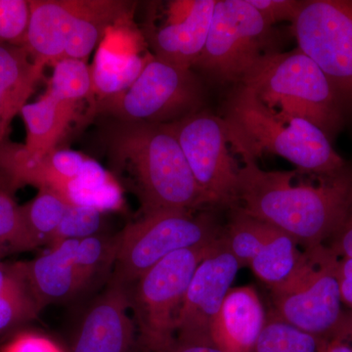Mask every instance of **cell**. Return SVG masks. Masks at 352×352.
<instances>
[{
  "mask_svg": "<svg viewBox=\"0 0 352 352\" xmlns=\"http://www.w3.org/2000/svg\"><path fill=\"white\" fill-rule=\"evenodd\" d=\"M243 161L235 208L288 234L305 249L328 244L351 201V168L320 175L317 183L295 184L296 170H263L254 160Z\"/></svg>",
  "mask_w": 352,
  "mask_h": 352,
  "instance_id": "cell-1",
  "label": "cell"
},
{
  "mask_svg": "<svg viewBox=\"0 0 352 352\" xmlns=\"http://www.w3.org/2000/svg\"><path fill=\"white\" fill-rule=\"evenodd\" d=\"M103 142L113 173L129 175L143 215L207 206L168 124L111 119Z\"/></svg>",
  "mask_w": 352,
  "mask_h": 352,
  "instance_id": "cell-2",
  "label": "cell"
},
{
  "mask_svg": "<svg viewBox=\"0 0 352 352\" xmlns=\"http://www.w3.org/2000/svg\"><path fill=\"white\" fill-rule=\"evenodd\" d=\"M220 117L226 122L231 148L243 160L276 155L300 173L314 175H332L347 166L320 129L270 110L243 85L231 87Z\"/></svg>",
  "mask_w": 352,
  "mask_h": 352,
  "instance_id": "cell-3",
  "label": "cell"
},
{
  "mask_svg": "<svg viewBox=\"0 0 352 352\" xmlns=\"http://www.w3.org/2000/svg\"><path fill=\"white\" fill-rule=\"evenodd\" d=\"M240 85L251 89L270 110L311 122L331 141L346 124V115L325 74L298 47L261 58Z\"/></svg>",
  "mask_w": 352,
  "mask_h": 352,
  "instance_id": "cell-4",
  "label": "cell"
},
{
  "mask_svg": "<svg viewBox=\"0 0 352 352\" xmlns=\"http://www.w3.org/2000/svg\"><path fill=\"white\" fill-rule=\"evenodd\" d=\"M24 47L39 66L63 59L85 61L111 28L129 20L133 2L124 0H29Z\"/></svg>",
  "mask_w": 352,
  "mask_h": 352,
  "instance_id": "cell-5",
  "label": "cell"
},
{
  "mask_svg": "<svg viewBox=\"0 0 352 352\" xmlns=\"http://www.w3.org/2000/svg\"><path fill=\"white\" fill-rule=\"evenodd\" d=\"M339 258L326 245L305 249L291 276L270 288V316L318 340L342 339L346 312L337 277Z\"/></svg>",
  "mask_w": 352,
  "mask_h": 352,
  "instance_id": "cell-6",
  "label": "cell"
},
{
  "mask_svg": "<svg viewBox=\"0 0 352 352\" xmlns=\"http://www.w3.org/2000/svg\"><path fill=\"white\" fill-rule=\"evenodd\" d=\"M281 46L282 34L248 0H217L207 43L192 69L232 87L259 59L281 52Z\"/></svg>",
  "mask_w": 352,
  "mask_h": 352,
  "instance_id": "cell-7",
  "label": "cell"
},
{
  "mask_svg": "<svg viewBox=\"0 0 352 352\" xmlns=\"http://www.w3.org/2000/svg\"><path fill=\"white\" fill-rule=\"evenodd\" d=\"M221 238L173 252L127 287L139 340L146 352H166L175 344L176 319L190 281Z\"/></svg>",
  "mask_w": 352,
  "mask_h": 352,
  "instance_id": "cell-8",
  "label": "cell"
},
{
  "mask_svg": "<svg viewBox=\"0 0 352 352\" xmlns=\"http://www.w3.org/2000/svg\"><path fill=\"white\" fill-rule=\"evenodd\" d=\"M201 76L153 56L122 94L94 102L91 112L124 122L171 124L203 110Z\"/></svg>",
  "mask_w": 352,
  "mask_h": 352,
  "instance_id": "cell-9",
  "label": "cell"
},
{
  "mask_svg": "<svg viewBox=\"0 0 352 352\" xmlns=\"http://www.w3.org/2000/svg\"><path fill=\"white\" fill-rule=\"evenodd\" d=\"M223 229L212 214L161 212L142 215L119 233L111 281L129 287L150 268L179 250L219 240Z\"/></svg>",
  "mask_w": 352,
  "mask_h": 352,
  "instance_id": "cell-10",
  "label": "cell"
},
{
  "mask_svg": "<svg viewBox=\"0 0 352 352\" xmlns=\"http://www.w3.org/2000/svg\"><path fill=\"white\" fill-rule=\"evenodd\" d=\"M292 32L352 118V0H302Z\"/></svg>",
  "mask_w": 352,
  "mask_h": 352,
  "instance_id": "cell-11",
  "label": "cell"
},
{
  "mask_svg": "<svg viewBox=\"0 0 352 352\" xmlns=\"http://www.w3.org/2000/svg\"><path fill=\"white\" fill-rule=\"evenodd\" d=\"M168 126L207 205L237 208L240 168L229 151L224 120L203 109Z\"/></svg>",
  "mask_w": 352,
  "mask_h": 352,
  "instance_id": "cell-12",
  "label": "cell"
},
{
  "mask_svg": "<svg viewBox=\"0 0 352 352\" xmlns=\"http://www.w3.org/2000/svg\"><path fill=\"white\" fill-rule=\"evenodd\" d=\"M240 268L221 238L190 281L176 319L175 342H212V324Z\"/></svg>",
  "mask_w": 352,
  "mask_h": 352,
  "instance_id": "cell-13",
  "label": "cell"
},
{
  "mask_svg": "<svg viewBox=\"0 0 352 352\" xmlns=\"http://www.w3.org/2000/svg\"><path fill=\"white\" fill-rule=\"evenodd\" d=\"M217 0H177L166 4L164 21L146 34L153 56L183 69H193L206 43Z\"/></svg>",
  "mask_w": 352,
  "mask_h": 352,
  "instance_id": "cell-14",
  "label": "cell"
},
{
  "mask_svg": "<svg viewBox=\"0 0 352 352\" xmlns=\"http://www.w3.org/2000/svg\"><path fill=\"white\" fill-rule=\"evenodd\" d=\"M129 309V289L110 280L83 315L71 352H131L136 328Z\"/></svg>",
  "mask_w": 352,
  "mask_h": 352,
  "instance_id": "cell-15",
  "label": "cell"
},
{
  "mask_svg": "<svg viewBox=\"0 0 352 352\" xmlns=\"http://www.w3.org/2000/svg\"><path fill=\"white\" fill-rule=\"evenodd\" d=\"M78 240L51 245L45 254L20 263L32 295L43 309L72 300L91 285L76 263Z\"/></svg>",
  "mask_w": 352,
  "mask_h": 352,
  "instance_id": "cell-16",
  "label": "cell"
},
{
  "mask_svg": "<svg viewBox=\"0 0 352 352\" xmlns=\"http://www.w3.org/2000/svg\"><path fill=\"white\" fill-rule=\"evenodd\" d=\"M266 319L254 287L231 288L212 324V342L226 352H252Z\"/></svg>",
  "mask_w": 352,
  "mask_h": 352,
  "instance_id": "cell-17",
  "label": "cell"
},
{
  "mask_svg": "<svg viewBox=\"0 0 352 352\" xmlns=\"http://www.w3.org/2000/svg\"><path fill=\"white\" fill-rule=\"evenodd\" d=\"M43 69L23 46L0 44V141L8 138L11 122L28 104Z\"/></svg>",
  "mask_w": 352,
  "mask_h": 352,
  "instance_id": "cell-18",
  "label": "cell"
},
{
  "mask_svg": "<svg viewBox=\"0 0 352 352\" xmlns=\"http://www.w3.org/2000/svg\"><path fill=\"white\" fill-rule=\"evenodd\" d=\"M78 103L61 100L50 91L38 101L25 104L21 111L27 129L25 152L41 161L57 149L58 143L76 120Z\"/></svg>",
  "mask_w": 352,
  "mask_h": 352,
  "instance_id": "cell-19",
  "label": "cell"
},
{
  "mask_svg": "<svg viewBox=\"0 0 352 352\" xmlns=\"http://www.w3.org/2000/svg\"><path fill=\"white\" fill-rule=\"evenodd\" d=\"M139 51L118 50L110 32L99 44L91 69L94 94L99 99L122 94L135 82L153 54L141 56Z\"/></svg>",
  "mask_w": 352,
  "mask_h": 352,
  "instance_id": "cell-20",
  "label": "cell"
},
{
  "mask_svg": "<svg viewBox=\"0 0 352 352\" xmlns=\"http://www.w3.org/2000/svg\"><path fill=\"white\" fill-rule=\"evenodd\" d=\"M68 206L55 192L38 190L32 200L20 206L19 227L8 254L32 251L50 245Z\"/></svg>",
  "mask_w": 352,
  "mask_h": 352,
  "instance_id": "cell-21",
  "label": "cell"
},
{
  "mask_svg": "<svg viewBox=\"0 0 352 352\" xmlns=\"http://www.w3.org/2000/svg\"><path fill=\"white\" fill-rule=\"evenodd\" d=\"M41 310L21 263H6L0 256V335L36 318Z\"/></svg>",
  "mask_w": 352,
  "mask_h": 352,
  "instance_id": "cell-22",
  "label": "cell"
},
{
  "mask_svg": "<svg viewBox=\"0 0 352 352\" xmlns=\"http://www.w3.org/2000/svg\"><path fill=\"white\" fill-rule=\"evenodd\" d=\"M279 229L234 208L233 217L222 232L224 244L241 268L249 267L264 245Z\"/></svg>",
  "mask_w": 352,
  "mask_h": 352,
  "instance_id": "cell-23",
  "label": "cell"
},
{
  "mask_svg": "<svg viewBox=\"0 0 352 352\" xmlns=\"http://www.w3.org/2000/svg\"><path fill=\"white\" fill-rule=\"evenodd\" d=\"M302 256L298 243L288 234L278 230L249 267L258 279L273 288L291 276Z\"/></svg>",
  "mask_w": 352,
  "mask_h": 352,
  "instance_id": "cell-24",
  "label": "cell"
},
{
  "mask_svg": "<svg viewBox=\"0 0 352 352\" xmlns=\"http://www.w3.org/2000/svg\"><path fill=\"white\" fill-rule=\"evenodd\" d=\"M61 100L76 103L83 99H92L91 69L87 62L78 59H63L53 66L48 89Z\"/></svg>",
  "mask_w": 352,
  "mask_h": 352,
  "instance_id": "cell-25",
  "label": "cell"
},
{
  "mask_svg": "<svg viewBox=\"0 0 352 352\" xmlns=\"http://www.w3.org/2000/svg\"><path fill=\"white\" fill-rule=\"evenodd\" d=\"M318 340L281 320L270 316L252 352H317Z\"/></svg>",
  "mask_w": 352,
  "mask_h": 352,
  "instance_id": "cell-26",
  "label": "cell"
},
{
  "mask_svg": "<svg viewBox=\"0 0 352 352\" xmlns=\"http://www.w3.org/2000/svg\"><path fill=\"white\" fill-rule=\"evenodd\" d=\"M103 212L94 208L69 205L47 247L65 240H82L98 235Z\"/></svg>",
  "mask_w": 352,
  "mask_h": 352,
  "instance_id": "cell-27",
  "label": "cell"
},
{
  "mask_svg": "<svg viewBox=\"0 0 352 352\" xmlns=\"http://www.w3.org/2000/svg\"><path fill=\"white\" fill-rule=\"evenodd\" d=\"M30 20V1L0 0V44L25 46Z\"/></svg>",
  "mask_w": 352,
  "mask_h": 352,
  "instance_id": "cell-28",
  "label": "cell"
},
{
  "mask_svg": "<svg viewBox=\"0 0 352 352\" xmlns=\"http://www.w3.org/2000/svg\"><path fill=\"white\" fill-rule=\"evenodd\" d=\"M20 222V206L12 194L0 189V256L8 249L17 233Z\"/></svg>",
  "mask_w": 352,
  "mask_h": 352,
  "instance_id": "cell-29",
  "label": "cell"
},
{
  "mask_svg": "<svg viewBox=\"0 0 352 352\" xmlns=\"http://www.w3.org/2000/svg\"><path fill=\"white\" fill-rule=\"evenodd\" d=\"M264 19L272 25L281 22H291L293 24L302 0H248Z\"/></svg>",
  "mask_w": 352,
  "mask_h": 352,
  "instance_id": "cell-30",
  "label": "cell"
},
{
  "mask_svg": "<svg viewBox=\"0 0 352 352\" xmlns=\"http://www.w3.org/2000/svg\"><path fill=\"white\" fill-rule=\"evenodd\" d=\"M0 352H65L56 342L41 333L25 332L14 337Z\"/></svg>",
  "mask_w": 352,
  "mask_h": 352,
  "instance_id": "cell-31",
  "label": "cell"
},
{
  "mask_svg": "<svg viewBox=\"0 0 352 352\" xmlns=\"http://www.w3.org/2000/svg\"><path fill=\"white\" fill-rule=\"evenodd\" d=\"M51 164L55 171L66 182L76 179L82 170L87 157L68 149H55L50 154Z\"/></svg>",
  "mask_w": 352,
  "mask_h": 352,
  "instance_id": "cell-32",
  "label": "cell"
},
{
  "mask_svg": "<svg viewBox=\"0 0 352 352\" xmlns=\"http://www.w3.org/2000/svg\"><path fill=\"white\" fill-rule=\"evenodd\" d=\"M326 245L339 258H352V196L339 229Z\"/></svg>",
  "mask_w": 352,
  "mask_h": 352,
  "instance_id": "cell-33",
  "label": "cell"
},
{
  "mask_svg": "<svg viewBox=\"0 0 352 352\" xmlns=\"http://www.w3.org/2000/svg\"><path fill=\"white\" fill-rule=\"evenodd\" d=\"M337 277L342 305H347L352 311V258H339Z\"/></svg>",
  "mask_w": 352,
  "mask_h": 352,
  "instance_id": "cell-34",
  "label": "cell"
},
{
  "mask_svg": "<svg viewBox=\"0 0 352 352\" xmlns=\"http://www.w3.org/2000/svg\"><path fill=\"white\" fill-rule=\"evenodd\" d=\"M166 352H226L214 342H175Z\"/></svg>",
  "mask_w": 352,
  "mask_h": 352,
  "instance_id": "cell-35",
  "label": "cell"
},
{
  "mask_svg": "<svg viewBox=\"0 0 352 352\" xmlns=\"http://www.w3.org/2000/svg\"><path fill=\"white\" fill-rule=\"evenodd\" d=\"M346 340L344 339L318 340L317 352H352V347L347 344Z\"/></svg>",
  "mask_w": 352,
  "mask_h": 352,
  "instance_id": "cell-36",
  "label": "cell"
},
{
  "mask_svg": "<svg viewBox=\"0 0 352 352\" xmlns=\"http://www.w3.org/2000/svg\"><path fill=\"white\" fill-rule=\"evenodd\" d=\"M342 339L352 340V311L346 312L342 325Z\"/></svg>",
  "mask_w": 352,
  "mask_h": 352,
  "instance_id": "cell-37",
  "label": "cell"
}]
</instances>
